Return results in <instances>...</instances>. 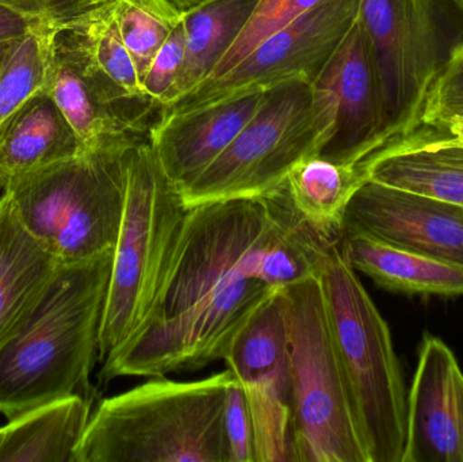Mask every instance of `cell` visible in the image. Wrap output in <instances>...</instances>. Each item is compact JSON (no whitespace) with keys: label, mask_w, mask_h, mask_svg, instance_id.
Returning <instances> with one entry per match:
<instances>
[{"label":"cell","mask_w":463,"mask_h":462,"mask_svg":"<svg viewBox=\"0 0 463 462\" xmlns=\"http://www.w3.org/2000/svg\"><path fill=\"white\" fill-rule=\"evenodd\" d=\"M272 222L269 194L189 208L148 319L103 361V379L165 377L224 360L237 331L275 290L255 276Z\"/></svg>","instance_id":"1"},{"label":"cell","mask_w":463,"mask_h":462,"mask_svg":"<svg viewBox=\"0 0 463 462\" xmlns=\"http://www.w3.org/2000/svg\"><path fill=\"white\" fill-rule=\"evenodd\" d=\"M113 251L60 262L29 316L0 344V412L8 420L83 395L89 387L99 355Z\"/></svg>","instance_id":"2"},{"label":"cell","mask_w":463,"mask_h":462,"mask_svg":"<svg viewBox=\"0 0 463 462\" xmlns=\"http://www.w3.org/2000/svg\"><path fill=\"white\" fill-rule=\"evenodd\" d=\"M232 379L228 369L197 382L154 377L105 399L76 462H230L224 407Z\"/></svg>","instance_id":"3"},{"label":"cell","mask_w":463,"mask_h":462,"mask_svg":"<svg viewBox=\"0 0 463 462\" xmlns=\"http://www.w3.org/2000/svg\"><path fill=\"white\" fill-rule=\"evenodd\" d=\"M326 320L370 462H402L407 390L391 330L343 254L331 244L318 270Z\"/></svg>","instance_id":"4"},{"label":"cell","mask_w":463,"mask_h":462,"mask_svg":"<svg viewBox=\"0 0 463 462\" xmlns=\"http://www.w3.org/2000/svg\"><path fill=\"white\" fill-rule=\"evenodd\" d=\"M143 138L86 146L18 176L3 195L21 224L60 262L113 251L127 200L128 152Z\"/></svg>","instance_id":"5"},{"label":"cell","mask_w":463,"mask_h":462,"mask_svg":"<svg viewBox=\"0 0 463 462\" xmlns=\"http://www.w3.org/2000/svg\"><path fill=\"white\" fill-rule=\"evenodd\" d=\"M187 213L189 208L160 165L149 137L133 144L100 327V360L125 346L148 319L173 265Z\"/></svg>","instance_id":"6"},{"label":"cell","mask_w":463,"mask_h":462,"mask_svg":"<svg viewBox=\"0 0 463 462\" xmlns=\"http://www.w3.org/2000/svg\"><path fill=\"white\" fill-rule=\"evenodd\" d=\"M335 117L334 98L320 84L290 80L266 90L231 146L182 190L184 205L263 197L279 189L294 165L317 156Z\"/></svg>","instance_id":"7"},{"label":"cell","mask_w":463,"mask_h":462,"mask_svg":"<svg viewBox=\"0 0 463 462\" xmlns=\"http://www.w3.org/2000/svg\"><path fill=\"white\" fill-rule=\"evenodd\" d=\"M389 144L420 127L432 87L463 48V0H361Z\"/></svg>","instance_id":"8"},{"label":"cell","mask_w":463,"mask_h":462,"mask_svg":"<svg viewBox=\"0 0 463 462\" xmlns=\"http://www.w3.org/2000/svg\"><path fill=\"white\" fill-rule=\"evenodd\" d=\"M283 290L297 462H370L335 352L318 277Z\"/></svg>","instance_id":"9"},{"label":"cell","mask_w":463,"mask_h":462,"mask_svg":"<svg viewBox=\"0 0 463 462\" xmlns=\"http://www.w3.org/2000/svg\"><path fill=\"white\" fill-rule=\"evenodd\" d=\"M222 361L250 407L255 462H297L288 304L283 288L275 289L237 331Z\"/></svg>","instance_id":"10"},{"label":"cell","mask_w":463,"mask_h":462,"mask_svg":"<svg viewBox=\"0 0 463 462\" xmlns=\"http://www.w3.org/2000/svg\"><path fill=\"white\" fill-rule=\"evenodd\" d=\"M361 0H321L267 38L230 72L195 87L160 114L192 110L227 98L317 79L359 15Z\"/></svg>","instance_id":"11"},{"label":"cell","mask_w":463,"mask_h":462,"mask_svg":"<svg viewBox=\"0 0 463 462\" xmlns=\"http://www.w3.org/2000/svg\"><path fill=\"white\" fill-rule=\"evenodd\" d=\"M313 83L331 92L336 110L331 137L318 157L358 165L388 146L383 89L359 18Z\"/></svg>","instance_id":"12"},{"label":"cell","mask_w":463,"mask_h":462,"mask_svg":"<svg viewBox=\"0 0 463 462\" xmlns=\"http://www.w3.org/2000/svg\"><path fill=\"white\" fill-rule=\"evenodd\" d=\"M345 232L463 268V206L367 181L345 213Z\"/></svg>","instance_id":"13"},{"label":"cell","mask_w":463,"mask_h":462,"mask_svg":"<svg viewBox=\"0 0 463 462\" xmlns=\"http://www.w3.org/2000/svg\"><path fill=\"white\" fill-rule=\"evenodd\" d=\"M402 462H463V372L450 347L430 334L408 393Z\"/></svg>","instance_id":"14"},{"label":"cell","mask_w":463,"mask_h":462,"mask_svg":"<svg viewBox=\"0 0 463 462\" xmlns=\"http://www.w3.org/2000/svg\"><path fill=\"white\" fill-rule=\"evenodd\" d=\"M263 91L248 92L192 110L160 114L149 141L179 192L193 184L237 137L260 105Z\"/></svg>","instance_id":"15"},{"label":"cell","mask_w":463,"mask_h":462,"mask_svg":"<svg viewBox=\"0 0 463 462\" xmlns=\"http://www.w3.org/2000/svg\"><path fill=\"white\" fill-rule=\"evenodd\" d=\"M46 91L72 125L84 146L143 138L122 116L92 68L78 27L54 30Z\"/></svg>","instance_id":"16"},{"label":"cell","mask_w":463,"mask_h":462,"mask_svg":"<svg viewBox=\"0 0 463 462\" xmlns=\"http://www.w3.org/2000/svg\"><path fill=\"white\" fill-rule=\"evenodd\" d=\"M370 181L463 206V144L423 127L366 160Z\"/></svg>","instance_id":"17"},{"label":"cell","mask_w":463,"mask_h":462,"mask_svg":"<svg viewBox=\"0 0 463 462\" xmlns=\"http://www.w3.org/2000/svg\"><path fill=\"white\" fill-rule=\"evenodd\" d=\"M86 148L46 90L0 125V192L14 179Z\"/></svg>","instance_id":"18"},{"label":"cell","mask_w":463,"mask_h":462,"mask_svg":"<svg viewBox=\"0 0 463 462\" xmlns=\"http://www.w3.org/2000/svg\"><path fill=\"white\" fill-rule=\"evenodd\" d=\"M343 254L355 271L375 285L407 296H463V268L362 233H343Z\"/></svg>","instance_id":"19"},{"label":"cell","mask_w":463,"mask_h":462,"mask_svg":"<svg viewBox=\"0 0 463 462\" xmlns=\"http://www.w3.org/2000/svg\"><path fill=\"white\" fill-rule=\"evenodd\" d=\"M60 260L52 255L0 198V344L40 300Z\"/></svg>","instance_id":"20"},{"label":"cell","mask_w":463,"mask_h":462,"mask_svg":"<svg viewBox=\"0 0 463 462\" xmlns=\"http://www.w3.org/2000/svg\"><path fill=\"white\" fill-rule=\"evenodd\" d=\"M90 417L79 393L19 415L0 429V462H76Z\"/></svg>","instance_id":"21"},{"label":"cell","mask_w":463,"mask_h":462,"mask_svg":"<svg viewBox=\"0 0 463 462\" xmlns=\"http://www.w3.org/2000/svg\"><path fill=\"white\" fill-rule=\"evenodd\" d=\"M367 181L364 162L342 165L312 156L291 168L285 189L294 211L320 238L340 243L348 203Z\"/></svg>","instance_id":"22"},{"label":"cell","mask_w":463,"mask_h":462,"mask_svg":"<svg viewBox=\"0 0 463 462\" xmlns=\"http://www.w3.org/2000/svg\"><path fill=\"white\" fill-rule=\"evenodd\" d=\"M259 2L260 0H205L184 11L182 19L186 38L184 61L173 103L186 97L216 71Z\"/></svg>","instance_id":"23"},{"label":"cell","mask_w":463,"mask_h":462,"mask_svg":"<svg viewBox=\"0 0 463 462\" xmlns=\"http://www.w3.org/2000/svg\"><path fill=\"white\" fill-rule=\"evenodd\" d=\"M54 30H32L10 41L0 67V125L48 87Z\"/></svg>","instance_id":"24"},{"label":"cell","mask_w":463,"mask_h":462,"mask_svg":"<svg viewBox=\"0 0 463 462\" xmlns=\"http://www.w3.org/2000/svg\"><path fill=\"white\" fill-rule=\"evenodd\" d=\"M184 13L171 0H114L122 41L143 81L155 54L179 26Z\"/></svg>","instance_id":"25"},{"label":"cell","mask_w":463,"mask_h":462,"mask_svg":"<svg viewBox=\"0 0 463 462\" xmlns=\"http://www.w3.org/2000/svg\"><path fill=\"white\" fill-rule=\"evenodd\" d=\"M320 2L321 0H260L242 32L227 54L222 57L219 67L206 80L220 78L230 72L232 68L236 67L263 41L296 21L302 14Z\"/></svg>","instance_id":"26"},{"label":"cell","mask_w":463,"mask_h":462,"mask_svg":"<svg viewBox=\"0 0 463 462\" xmlns=\"http://www.w3.org/2000/svg\"><path fill=\"white\" fill-rule=\"evenodd\" d=\"M184 45H186V38H184V22H181L155 54L141 81L144 94L160 110L173 103L174 91H175L184 61Z\"/></svg>","instance_id":"27"},{"label":"cell","mask_w":463,"mask_h":462,"mask_svg":"<svg viewBox=\"0 0 463 462\" xmlns=\"http://www.w3.org/2000/svg\"><path fill=\"white\" fill-rule=\"evenodd\" d=\"M111 0H0V5L49 30L72 27Z\"/></svg>","instance_id":"28"},{"label":"cell","mask_w":463,"mask_h":462,"mask_svg":"<svg viewBox=\"0 0 463 462\" xmlns=\"http://www.w3.org/2000/svg\"><path fill=\"white\" fill-rule=\"evenodd\" d=\"M224 428L230 462H255L252 418L244 391L234 377L225 395Z\"/></svg>","instance_id":"29"},{"label":"cell","mask_w":463,"mask_h":462,"mask_svg":"<svg viewBox=\"0 0 463 462\" xmlns=\"http://www.w3.org/2000/svg\"><path fill=\"white\" fill-rule=\"evenodd\" d=\"M453 117H463V48L432 87L421 125L439 129Z\"/></svg>","instance_id":"30"},{"label":"cell","mask_w":463,"mask_h":462,"mask_svg":"<svg viewBox=\"0 0 463 462\" xmlns=\"http://www.w3.org/2000/svg\"><path fill=\"white\" fill-rule=\"evenodd\" d=\"M40 27L43 26L0 5V42H7Z\"/></svg>","instance_id":"31"},{"label":"cell","mask_w":463,"mask_h":462,"mask_svg":"<svg viewBox=\"0 0 463 462\" xmlns=\"http://www.w3.org/2000/svg\"><path fill=\"white\" fill-rule=\"evenodd\" d=\"M439 129H445L454 140L463 144V117H453Z\"/></svg>","instance_id":"32"},{"label":"cell","mask_w":463,"mask_h":462,"mask_svg":"<svg viewBox=\"0 0 463 462\" xmlns=\"http://www.w3.org/2000/svg\"><path fill=\"white\" fill-rule=\"evenodd\" d=\"M176 7L181 8L182 11L189 10V8L195 7L200 3L205 2V0H171Z\"/></svg>","instance_id":"33"},{"label":"cell","mask_w":463,"mask_h":462,"mask_svg":"<svg viewBox=\"0 0 463 462\" xmlns=\"http://www.w3.org/2000/svg\"><path fill=\"white\" fill-rule=\"evenodd\" d=\"M8 45H10V41H7V42H0V67H2L3 60H5V52H7Z\"/></svg>","instance_id":"34"}]
</instances>
